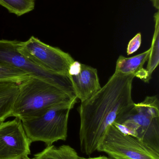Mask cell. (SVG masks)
I'll return each instance as SVG.
<instances>
[{
	"label": "cell",
	"instance_id": "obj_1",
	"mask_svg": "<svg viewBox=\"0 0 159 159\" xmlns=\"http://www.w3.org/2000/svg\"><path fill=\"white\" fill-rule=\"evenodd\" d=\"M134 75L115 72L107 83L78 108L80 120L79 140L83 154L97 151L109 126L131 111L135 105L132 96Z\"/></svg>",
	"mask_w": 159,
	"mask_h": 159
},
{
	"label": "cell",
	"instance_id": "obj_2",
	"mask_svg": "<svg viewBox=\"0 0 159 159\" xmlns=\"http://www.w3.org/2000/svg\"><path fill=\"white\" fill-rule=\"evenodd\" d=\"M18 89L12 116L21 120L39 116L59 105L77 102L75 95L34 76L18 83Z\"/></svg>",
	"mask_w": 159,
	"mask_h": 159
},
{
	"label": "cell",
	"instance_id": "obj_3",
	"mask_svg": "<svg viewBox=\"0 0 159 159\" xmlns=\"http://www.w3.org/2000/svg\"><path fill=\"white\" fill-rule=\"evenodd\" d=\"M113 125L159 154V102L157 95L147 96L135 103L131 111Z\"/></svg>",
	"mask_w": 159,
	"mask_h": 159
},
{
	"label": "cell",
	"instance_id": "obj_4",
	"mask_svg": "<svg viewBox=\"0 0 159 159\" xmlns=\"http://www.w3.org/2000/svg\"><path fill=\"white\" fill-rule=\"evenodd\" d=\"M75 104L59 105L39 116L21 120L31 142H44L49 146L59 140L66 141L69 114Z\"/></svg>",
	"mask_w": 159,
	"mask_h": 159
},
{
	"label": "cell",
	"instance_id": "obj_5",
	"mask_svg": "<svg viewBox=\"0 0 159 159\" xmlns=\"http://www.w3.org/2000/svg\"><path fill=\"white\" fill-rule=\"evenodd\" d=\"M19 53L44 70L69 77L70 66L75 61L68 53L51 46L34 36L25 42L18 41Z\"/></svg>",
	"mask_w": 159,
	"mask_h": 159
},
{
	"label": "cell",
	"instance_id": "obj_6",
	"mask_svg": "<svg viewBox=\"0 0 159 159\" xmlns=\"http://www.w3.org/2000/svg\"><path fill=\"white\" fill-rule=\"evenodd\" d=\"M97 151L104 152L114 159H159L158 153L113 124L108 127L101 139Z\"/></svg>",
	"mask_w": 159,
	"mask_h": 159
},
{
	"label": "cell",
	"instance_id": "obj_7",
	"mask_svg": "<svg viewBox=\"0 0 159 159\" xmlns=\"http://www.w3.org/2000/svg\"><path fill=\"white\" fill-rule=\"evenodd\" d=\"M17 40H0V64L11 66L30 76L45 80L63 91L75 95L68 76L48 71L30 61L17 51Z\"/></svg>",
	"mask_w": 159,
	"mask_h": 159
},
{
	"label": "cell",
	"instance_id": "obj_8",
	"mask_svg": "<svg viewBox=\"0 0 159 159\" xmlns=\"http://www.w3.org/2000/svg\"><path fill=\"white\" fill-rule=\"evenodd\" d=\"M0 123V159H21L31 154V142L21 120L17 117Z\"/></svg>",
	"mask_w": 159,
	"mask_h": 159
},
{
	"label": "cell",
	"instance_id": "obj_9",
	"mask_svg": "<svg viewBox=\"0 0 159 159\" xmlns=\"http://www.w3.org/2000/svg\"><path fill=\"white\" fill-rule=\"evenodd\" d=\"M69 77L75 95L81 102L91 98L101 88L97 69L86 64L81 63L78 71Z\"/></svg>",
	"mask_w": 159,
	"mask_h": 159
},
{
	"label": "cell",
	"instance_id": "obj_10",
	"mask_svg": "<svg viewBox=\"0 0 159 159\" xmlns=\"http://www.w3.org/2000/svg\"><path fill=\"white\" fill-rule=\"evenodd\" d=\"M150 49L143 53L131 57L120 56L117 61L115 72L124 75L132 74L135 77L148 83L152 77L149 76L146 69H144L145 63L147 61Z\"/></svg>",
	"mask_w": 159,
	"mask_h": 159
},
{
	"label": "cell",
	"instance_id": "obj_11",
	"mask_svg": "<svg viewBox=\"0 0 159 159\" xmlns=\"http://www.w3.org/2000/svg\"><path fill=\"white\" fill-rule=\"evenodd\" d=\"M18 91V83L0 81V123L12 117Z\"/></svg>",
	"mask_w": 159,
	"mask_h": 159
},
{
	"label": "cell",
	"instance_id": "obj_12",
	"mask_svg": "<svg viewBox=\"0 0 159 159\" xmlns=\"http://www.w3.org/2000/svg\"><path fill=\"white\" fill-rule=\"evenodd\" d=\"M36 159H82L77 152L69 145H63L59 147L47 146L42 152L34 155Z\"/></svg>",
	"mask_w": 159,
	"mask_h": 159
},
{
	"label": "cell",
	"instance_id": "obj_13",
	"mask_svg": "<svg viewBox=\"0 0 159 159\" xmlns=\"http://www.w3.org/2000/svg\"><path fill=\"white\" fill-rule=\"evenodd\" d=\"M155 20V30L152 39V43L148 56V63L146 70L149 76L152 77V75L159 62V13L158 11L154 16Z\"/></svg>",
	"mask_w": 159,
	"mask_h": 159
},
{
	"label": "cell",
	"instance_id": "obj_14",
	"mask_svg": "<svg viewBox=\"0 0 159 159\" xmlns=\"http://www.w3.org/2000/svg\"><path fill=\"white\" fill-rule=\"evenodd\" d=\"M0 5L9 13L20 16L34 9L35 0H0Z\"/></svg>",
	"mask_w": 159,
	"mask_h": 159
},
{
	"label": "cell",
	"instance_id": "obj_15",
	"mask_svg": "<svg viewBox=\"0 0 159 159\" xmlns=\"http://www.w3.org/2000/svg\"><path fill=\"white\" fill-rule=\"evenodd\" d=\"M29 76L27 74L18 69L0 64V81H11L19 83Z\"/></svg>",
	"mask_w": 159,
	"mask_h": 159
},
{
	"label": "cell",
	"instance_id": "obj_16",
	"mask_svg": "<svg viewBox=\"0 0 159 159\" xmlns=\"http://www.w3.org/2000/svg\"><path fill=\"white\" fill-rule=\"evenodd\" d=\"M142 41V34L138 33L129 42L127 47V55L129 56L136 52L141 47Z\"/></svg>",
	"mask_w": 159,
	"mask_h": 159
},
{
	"label": "cell",
	"instance_id": "obj_17",
	"mask_svg": "<svg viewBox=\"0 0 159 159\" xmlns=\"http://www.w3.org/2000/svg\"><path fill=\"white\" fill-rule=\"evenodd\" d=\"M82 159H114L113 158H108L104 156H102V157H97L89 158H82Z\"/></svg>",
	"mask_w": 159,
	"mask_h": 159
},
{
	"label": "cell",
	"instance_id": "obj_18",
	"mask_svg": "<svg viewBox=\"0 0 159 159\" xmlns=\"http://www.w3.org/2000/svg\"><path fill=\"white\" fill-rule=\"evenodd\" d=\"M153 5L157 9H159V0H151Z\"/></svg>",
	"mask_w": 159,
	"mask_h": 159
},
{
	"label": "cell",
	"instance_id": "obj_19",
	"mask_svg": "<svg viewBox=\"0 0 159 159\" xmlns=\"http://www.w3.org/2000/svg\"><path fill=\"white\" fill-rule=\"evenodd\" d=\"M36 159L35 158H30L28 157H24L22 158V159Z\"/></svg>",
	"mask_w": 159,
	"mask_h": 159
}]
</instances>
